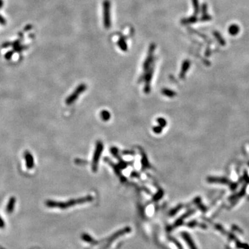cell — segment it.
Returning <instances> with one entry per match:
<instances>
[{
	"label": "cell",
	"instance_id": "1",
	"mask_svg": "<svg viewBox=\"0 0 249 249\" xmlns=\"http://www.w3.org/2000/svg\"><path fill=\"white\" fill-rule=\"evenodd\" d=\"M110 9H111V4L109 0H104L103 4V24L104 26L107 29L111 26V14H110Z\"/></svg>",
	"mask_w": 249,
	"mask_h": 249
},
{
	"label": "cell",
	"instance_id": "2",
	"mask_svg": "<svg viewBox=\"0 0 249 249\" xmlns=\"http://www.w3.org/2000/svg\"><path fill=\"white\" fill-rule=\"evenodd\" d=\"M102 149H103V147H102V144L101 143H98L97 148H96V154L95 155H94V163H93V167H97V163H98V160L99 159V156H100V153H101Z\"/></svg>",
	"mask_w": 249,
	"mask_h": 249
},
{
	"label": "cell",
	"instance_id": "3",
	"mask_svg": "<svg viewBox=\"0 0 249 249\" xmlns=\"http://www.w3.org/2000/svg\"><path fill=\"white\" fill-rule=\"evenodd\" d=\"M182 236L183 237V239H185V241L186 242L187 244H188V246H190V249H197L195 246V244H194V243L193 242L192 238H191L190 236L188 234V233H183Z\"/></svg>",
	"mask_w": 249,
	"mask_h": 249
},
{
	"label": "cell",
	"instance_id": "4",
	"mask_svg": "<svg viewBox=\"0 0 249 249\" xmlns=\"http://www.w3.org/2000/svg\"><path fill=\"white\" fill-rule=\"evenodd\" d=\"M239 30H240V28H239V26H238V25H237L235 24H231L228 28L229 33H230V35H233V36H235V35H236L238 34L239 32Z\"/></svg>",
	"mask_w": 249,
	"mask_h": 249
},
{
	"label": "cell",
	"instance_id": "5",
	"mask_svg": "<svg viewBox=\"0 0 249 249\" xmlns=\"http://www.w3.org/2000/svg\"><path fill=\"white\" fill-rule=\"evenodd\" d=\"M197 18L196 15H194V16H192L190 17H189V18H186V19H183V20H181V23L183 24H194V23H195L197 22Z\"/></svg>",
	"mask_w": 249,
	"mask_h": 249
},
{
	"label": "cell",
	"instance_id": "6",
	"mask_svg": "<svg viewBox=\"0 0 249 249\" xmlns=\"http://www.w3.org/2000/svg\"><path fill=\"white\" fill-rule=\"evenodd\" d=\"M118 46L121 51H127V44L125 42L124 38H121L118 42Z\"/></svg>",
	"mask_w": 249,
	"mask_h": 249
},
{
	"label": "cell",
	"instance_id": "7",
	"mask_svg": "<svg viewBox=\"0 0 249 249\" xmlns=\"http://www.w3.org/2000/svg\"><path fill=\"white\" fill-rule=\"evenodd\" d=\"M193 8H194V15H197L199 13L200 11V7H199V0H192Z\"/></svg>",
	"mask_w": 249,
	"mask_h": 249
},
{
	"label": "cell",
	"instance_id": "8",
	"mask_svg": "<svg viewBox=\"0 0 249 249\" xmlns=\"http://www.w3.org/2000/svg\"><path fill=\"white\" fill-rule=\"evenodd\" d=\"M213 35H215V38H217V41L219 42V44H221V45H222V46H224L225 45V44H226L225 40L223 39V38H222V37H221V35L219 34V32L214 31L213 32Z\"/></svg>",
	"mask_w": 249,
	"mask_h": 249
},
{
	"label": "cell",
	"instance_id": "9",
	"mask_svg": "<svg viewBox=\"0 0 249 249\" xmlns=\"http://www.w3.org/2000/svg\"><path fill=\"white\" fill-rule=\"evenodd\" d=\"M189 67H190V62L189 60H186L183 62L182 65V69H181V74H184L186 71L188 70Z\"/></svg>",
	"mask_w": 249,
	"mask_h": 249
},
{
	"label": "cell",
	"instance_id": "10",
	"mask_svg": "<svg viewBox=\"0 0 249 249\" xmlns=\"http://www.w3.org/2000/svg\"><path fill=\"white\" fill-rule=\"evenodd\" d=\"M82 237H83V239H84V240H85L86 242H87L92 243V242H94V239H92V237H91L89 236V235H87V234H84V235H83Z\"/></svg>",
	"mask_w": 249,
	"mask_h": 249
},
{
	"label": "cell",
	"instance_id": "11",
	"mask_svg": "<svg viewBox=\"0 0 249 249\" xmlns=\"http://www.w3.org/2000/svg\"><path fill=\"white\" fill-rule=\"evenodd\" d=\"M211 20V16H210V15H204L201 17V18L200 19L201 21H202V22H206V21H208Z\"/></svg>",
	"mask_w": 249,
	"mask_h": 249
},
{
	"label": "cell",
	"instance_id": "12",
	"mask_svg": "<svg viewBox=\"0 0 249 249\" xmlns=\"http://www.w3.org/2000/svg\"><path fill=\"white\" fill-rule=\"evenodd\" d=\"M207 9H208L207 4H204L201 6V12H202L203 15L207 14Z\"/></svg>",
	"mask_w": 249,
	"mask_h": 249
}]
</instances>
